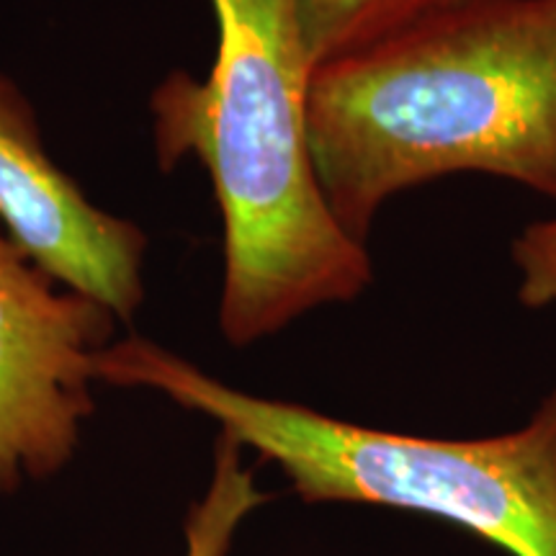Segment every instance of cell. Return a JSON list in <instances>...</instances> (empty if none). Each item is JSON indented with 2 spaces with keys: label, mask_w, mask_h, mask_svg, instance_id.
<instances>
[{
  "label": "cell",
  "mask_w": 556,
  "mask_h": 556,
  "mask_svg": "<svg viewBox=\"0 0 556 556\" xmlns=\"http://www.w3.org/2000/svg\"><path fill=\"white\" fill-rule=\"evenodd\" d=\"M307 135L330 212L364 245L389 199L451 173L556 201V0H458L325 62Z\"/></svg>",
  "instance_id": "1"
},
{
  "label": "cell",
  "mask_w": 556,
  "mask_h": 556,
  "mask_svg": "<svg viewBox=\"0 0 556 556\" xmlns=\"http://www.w3.org/2000/svg\"><path fill=\"white\" fill-rule=\"evenodd\" d=\"M206 78L176 70L150 96L160 170L197 160L222 217L219 332L250 348L374 283L368 245L325 201L307 135L315 65L299 0H208Z\"/></svg>",
  "instance_id": "2"
},
{
  "label": "cell",
  "mask_w": 556,
  "mask_h": 556,
  "mask_svg": "<svg viewBox=\"0 0 556 556\" xmlns=\"http://www.w3.org/2000/svg\"><path fill=\"white\" fill-rule=\"evenodd\" d=\"M96 381L148 389L276 464L304 503L384 505L443 518L510 556H556V389L510 433H392L227 384L150 338L96 358Z\"/></svg>",
  "instance_id": "3"
},
{
  "label": "cell",
  "mask_w": 556,
  "mask_h": 556,
  "mask_svg": "<svg viewBox=\"0 0 556 556\" xmlns=\"http://www.w3.org/2000/svg\"><path fill=\"white\" fill-rule=\"evenodd\" d=\"M119 317L60 283L0 227V497L58 477L96 413V358Z\"/></svg>",
  "instance_id": "4"
},
{
  "label": "cell",
  "mask_w": 556,
  "mask_h": 556,
  "mask_svg": "<svg viewBox=\"0 0 556 556\" xmlns=\"http://www.w3.org/2000/svg\"><path fill=\"white\" fill-rule=\"evenodd\" d=\"M0 227L60 283L135 323L148 299L150 240L142 227L93 204L47 150L24 88L0 70Z\"/></svg>",
  "instance_id": "5"
},
{
  "label": "cell",
  "mask_w": 556,
  "mask_h": 556,
  "mask_svg": "<svg viewBox=\"0 0 556 556\" xmlns=\"http://www.w3.org/2000/svg\"><path fill=\"white\" fill-rule=\"evenodd\" d=\"M451 3L458 0H299L312 65L364 50Z\"/></svg>",
  "instance_id": "6"
},
{
  "label": "cell",
  "mask_w": 556,
  "mask_h": 556,
  "mask_svg": "<svg viewBox=\"0 0 556 556\" xmlns=\"http://www.w3.org/2000/svg\"><path fill=\"white\" fill-rule=\"evenodd\" d=\"M242 451L235 438L217 435L212 479L204 495L186 513L184 556H227L238 528L270 500L255 482V471L245 467Z\"/></svg>",
  "instance_id": "7"
},
{
  "label": "cell",
  "mask_w": 556,
  "mask_h": 556,
  "mask_svg": "<svg viewBox=\"0 0 556 556\" xmlns=\"http://www.w3.org/2000/svg\"><path fill=\"white\" fill-rule=\"evenodd\" d=\"M518 268V302L528 309L556 304V219L533 222L510 245Z\"/></svg>",
  "instance_id": "8"
}]
</instances>
